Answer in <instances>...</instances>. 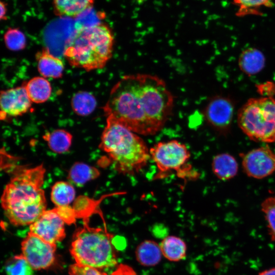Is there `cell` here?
<instances>
[{
	"mask_svg": "<svg viewBox=\"0 0 275 275\" xmlns=\"http://www.w3.org/2000/svg\"><path fill=\"white\" fill-rule=\"evenodd\" d=\"M43 139L53 152L63 154L68 152L71 146L72 135L63 129H57L46 132Z\"/></svg>",
	"mask_w": 275,
	"mask_h": 275,
	"instance_id": "44dd1931",
	"label": "cell"
},
{
	"mask_svg": "<svg viewBox=\"0 0 275 275\" xmlns=\"http://www.w3.org/2000/svg\"><path fill=\"white\" fill-rule=\"evenodd\" d=\"M162 254L159 244L155 241L147 240L142 242L135 249V256L138 262L144 266L157 265Z\"/></svg>",
	"mask_w": 275,
	"mask_h": 275,
	"instance_id": "e0dca14e",
	"label": "cell"
},
{
	"mask_svg": "<svg viewBox=\"0 0 275 275\" xmlns=\"http://www.w3.org/2000/svg\"><path fill=\"white\" fill-rule=\"evenodd\" d=\"M237 123L251 140L266 144L275 142V99L261 97L249 99L239 109Z\"/></svg>",
	"mask_w": 275,
	"mask_h": 275,
	"instance_id": "8992f818",
	"label": "cell"
},
{
	"mask_svg": "<svg viewBox=\"0 0 275 275\" xmlns=\"http://www.w3.org/2000/svg\"><path fill=\"white\" fill-rule=\"evenodd\" d=\"M69 275H72V274H69Z\"/></svg>",
	"mask_w": 275,
	"mask_h": 275,
	"instance_id": "d6a6232c",
	"label": "cell"
},
{
	"mask_svg": "<svg viewBox=\"0 0 275 275\" xmlns=\"http://www.w3.org/2000/svg\"><path fill=\"white\" fill-rule=\"evenodd\" d=\"M265 58L260 50L250 47L241 52L238 59V65L241 71L248 75H254L264 67Z\"/></svg>",
	"mask_w": 275,
	"mask_h": 275,
	"instance_id": "2e32d148",
	"label": "cell"
},
{
	"mask_svg": "<svg viewBox=\"0 0 275 275\" xmlns=\"http://www.w3.org/2000/svg\"><path fill=\"white\" fill-rule=\"evenodd\" d=\"M100 174L96 168L84 162H76L70 169L67 178L71 184L80 187L98 178Z\"/></svg>",
	"mask_w": 275,
	"mask_h": 275,
	"instance_id": "ffe728a7",
	"label": "cell"
},
{
	"mask_svg": "<svg viewBox=\"0 0 275 275\" xmlns=\"http://www.w3.org/2000/svg\"><path fill=\"white\" fill-rule=\"evenodd\" d=\"M75 197V188L69 182L58 181L51 187L50 199L57 207L69 206Z\"/></svg>",
	"mask_w": 275,
	"mask_h": 275,
	"instance_id": "7402d4cb",
	"label": "cell"
},
{
	"mask_svg": "<svg viewBox=\"0 0 275 275\" xmlns=\"http://www.w3.org/2000/svg\"><path fill=\"white\" fill-rule=\"evenodd\" d=\"M55 210L66 224H71L75 222L77 216L75 210L69 206L56 207Z\"/></svg>",
	"mask_w": 275,
	"mask_h": 275,
	"instance_id": "f1b7e54d",
	"label": "cell"
},
{
	"mask_svg": "<svg viewBox=\"0 0 275 275\" xmlns=\"http://www.w3.org/2000/svg\"><path fill=\"white\" fill-rule=\"evenodd\" d=\"M4 39L6 46L11 50L18 51L25 47V36L17 28L8 29L4 35Z\"/></svg>",
	"mask_w": 275,
	"mask_h": 275,
	"instance_id": "4316f807",
	"label": "cell"
},
{
	"mask_svg": "<svg viewBox=\"0 0 275 275\" xmlns=\"http://www.w3.org/2000/svg\"><path fill=\"white\" fill-rule=\"evenodd\" d=\"M88 218L82 227L75 232L70 247V253L76 263L102 269L116 266L117 255L113 235L106 229L89 226Z\"/></svg>",
	"mask_w": 275,
	"mask_h": 275,
	"instance_id": "5b68a950",
	"label": "cell"
},
{
	"mask_svg": "<svg viewBox=\"0 0 275 275\" xmlns=\"http://www.w3.org/2000/svg\"><path fill=\"white\" fill-rule=\"evenodd\" d=\"M238 6V10L236 15L242 17L248 15H261L259 9L262 7H269L271 0H233Z\"/></svg>",
	"mask_w": 275,
	"mask_h": 275,
	"instance_id": "484cf974",
	"label": "cell"
},
{
	"mask_svg": "<svg viewBox=\"0 0 275 275\" xmlns=\"http://www.w3.org/2000/svg\"><path fill=\"white\" fill-rule=\"evenodd\" d=\"M56 244L48 243L30 232L21 242L22 255L34 270L46 269L55 260Z\"/></svg>",
	"mask_w": 275,
	"mask_h": 275,
	"instance_id": "9c48e42d",
	"label": "cell"
},
{
	"mask_svg": "<svg viewBox=\"0 0 275 275\" xmlns=\"http://www.w3.org/2000/svg\"><path fill=\"white\" fill-rule=\"evenodd\" d=\"M114 44L111 28L100 22L76 29L68 40L64 54L71 66L90 71L106 65L112 57Z\"/></svg>",
	"mask_w": 275,
	"mask_h": 275,
	"instance_id": "277c9868",
	"label": "cell"
},
{
	"mask_svg": "<svg viewBox=\"0 0 275 275\" xmlns=\"http://www.w3.org/2000/svg\"><path fill=\"white\" fill-rule=\"evenodd\" d=\"M258 275H275V267H272L260 271Z\"/></svg>",
	"mask_w": 275,
	"mask_h": 275,
	"instance_id": "1f68e13d",
	"label": "cell"
},
{
	"mask_svg": "<svg viewBox=\"0 0 275 275\" xmlns=\"http://www.w3.org/2000/svg\"><path fill=\"white\" fill-rule=\"evenodd\" d=\"M174 103V96L163 79L138 73L123 76L113 86L103 110L106 118L137 134L150 135L163 128Z\"/></svg>",
	"mask_w": 275,
	"mask_h": 275,
	"instance_id": "6da1fadb",
	"label": "cell"
},
{
	"mask_svg": "<svg viewBox=\"0 0 275 275\" xmlns=\"http://www.w3.org/2000/svg\"><path fill=\"white\" fill-rule=\"evenodd\" d=\"M150 154L159 171L158 178L174 171L180 176L183 166L190 158L186 146L176 140L156 144L150 149Z\"/></svg>",
	"mask_w": 275,
	"mask_h": 275,
	"instance_id": "52a82bcc",
	"label": "cell"
},
{
	"mask_svg": "<svg viewBox=\"0 0 275 275\" xmlns=\"http://www.w3.org/2000/svg\"><path fill=\"white\" fill-rule=\"evenodd\" d=\"M110 275H137L134 270L130 266L120 264Z\"/></svg>",
	"mask_w": 275,
	"mask_h": 275,
	"instance_id": "f546056e",
	"label": "cell"
},
{
	"mask_svg": "<svg viewBox=\"0 0 275 275\" xmlns=\"http://www.w3.org/2000/svg\"><path fill=\"white\" fill-rule=\"evenodd\" d=\"M261 210L266 222L270 241L275 242V195L267 197L262 202Z\"/></svg>",
	"mask_w": 275,
	"mask_h": 275,
	"instance_id": "d4e9b609",
	"label": "cell"
},
{
	"mask_svg": "<svg viewBox=\"0 0 275 275\" xmlns=\"http://www.w3.org/2000/svg\"><path fill=\"white\" fill-rule=\"evenodd\" d=\"M5 269L7 275H35L34 269L22 254L9 258Z\"/></svg>",
	"mask_w": 275,
	"mask_h": 275,
	"instance_id": "cb8c5ba5",
	"label": "cell"
},
{
	"mask_svg": "<svg viewBox=\"0 0 275 275\" xmlns=\"http://www.w3.org/2000/svg\"><path fill=\"white\" fill-rule=\"evenodd\" d=\"M71 106L73 111L78 115L86 116L91 114L96 106L94 96L87 92H79L76 93L71 100Z\"/></svg>",
	"mask_w": 275,
	"mask_h": 275,
	"instance_id": "603a6c76",
	"label": "cell"
},
{
	"mask_svg": "<svg viewBox=\"0 0 275 275\" xmlns=\"http://www.w3.org/2000/svg\"><path fill=\"white\" fill-rule=\"evenodd\" d=\"M241 166L249 177L262 179L275 172V153L266 145L240 153Z\"/></svg>",
	"mask_w": 275,
	"mask_h": 275,
	"instance_id": "ba28073f",
	"label": "cell"
},
{
	"mask_svg": "<svg viewBox=\"0 0 275 275\" xmlns=\"http://www.w3.org/2000/svg\"><path fill=\"white\" fill-rule=\"evenodd\" d=\"M37 68L44 77L59 78L62 77L64 70L63 61L53 56L47 49H42L36 55Z\"/></svg>",
	"mask_w": 275,
	"mask_h": 275,
	"instance_id": "4fadbf2b",
	"label": "cell"
},
{
	"mask_svg": "<svg viewBox=\"0 0 275 275\" xmlns=\"http://www.w3.org/2000/svg\"><path fill=\"white\" fill-rule=\"evenodd\" d=\"M159 245L162 255L170 261L177 262L186 257V244L178 237L168 236L161 241Z\"/></svg>",
	"mask_w": 275,
	"mask_h": 275,
	"instance_id": "d6986e66",
	"label": "cell"
},
{
	"mask_svg": "<svg viewBox=\"0 0 275 275\" xmlns=\"http://www.w3.org/2000/svg\"><path fill=\"white\" fill-rule=\"evenodd\" d=\"M45 173L42 164L21 169L6 185L1 205L13 225H31L46 210L47 201L42 188Z\"/></svg>",
	"mask_w": 275,
	"mask_h": 275,
	"instance_id": "7a4b0ae2",
	"label": "cell"
},
{
	"mask_svg": "<svg viewBox=\"0 0 275 275\" xmlns=\"http://www.w3.org/2000/svg\"><path fill=\"white\" fill-rule=\"evenodd\" d=\"M234 106L227 97L217 96L207 104L204 116L208 124L220 133L228 132L232 123Z\"/></svg>",
	"mask_w": 275,
	"mask_h": 275,
	"instance_id": "8fae6325",
	"label": "cell"
},
{
	"mask_svg": "<svg viewBox=\"0 0 275 275\" xmlns=\"http://www.w3.org/2000/svg\"><path fill=\"white\" fill-rule=\"evenodd\" d=\"M32 102L41 103L48 100L51 93V86L43 76L34 77L22 84Z\"/></svg>",
	"mask_w": 275,
	"mask_h": 275,
	"instance_id": "ac0fdd59",
	"label": "cell"
},
{
	"mask_svg": "<svg viewBox=\"0 0 275 275\" xmlns=\"http://www.w3.org/2000/svg\"><path fill=\"white\" fill-rule=\"evenodd\" d=\"M95 0H52L54 13L59 17L77 18L91 9Z\"/></svg>",
	"mask_w": 275,
	"mask_h": 275,
	"instance_id": "5bb4252c",
	"label": "cell"
},
{
	"mask_svg": "<svg viewBox=\"0 0 275 275\" xmlns=\"http://www.w3.org/2000/svg\"><path fill=\"white\" fill-rule=\"evenodd\" d=\"M99 148L107 154L114 169L124 175L138 173L151 158L150 150L138 134L110 118H106Z\"/></svg>",
	"mask_w": 275,
	"mask_h": 275,
	"instance_id": "3957f363",
	"label": "cell"
},
{
	"mask_svg": "<svg viewBox=\"0 0 275 275\" xmlns=\"http://www.w3.org/2000/svg\"><path fill=\"white\" fill-rule=\"evenodd\" d=\"M69 274L72 275H107L99 269L85 266L76 263L69 267Z\"/></svg>",
	"mask_w": 275,
	"mask_h": 275,
	"instance_id": "83f0119b",
	"label": "cell"
},
{
	"mask_svg": "<svg viewBox=\"0 0 275 275\" xmlns=\"http://www.w3.org/2000/svg\"><path fill=\"white\" fill-rule=\"evenodd\" d=\"M65 223L54 208L46 210L30 225L29 232L48 243L56 244L65 237Z\"/></svg>",
	"mask_w": 275,
	"mask_h": 275,
	"instance_id": "30bf717a",
	"label": "cell"
},
{
	"mask_svg": "<svg viewBox=\"0 0 275 275\" xmlns=\"http://www.w3.org/2000/svg\"><path fill=\"white\" fill-rule=\"evenodd\" d=\"M32 101L23 85L1 92V119L16 117L26 113Z\"/></svg>",
	"mask_w": 275,
	"mask_h": 275,
	"instance_id": "7c38bea8",
	"label": "cell"
},
{
	"mask_svg": "<svg viewBox=\"0 0 275 275\" xmlns=\"http://www.w3.org/2000/svg\"><path fill=\"white\" fill-rule=\"evenodd\" d=\"M1 6V16L0 19L1 20H6L7 19V4L2 1L0 2Z\"/></svg>",
	"mask_w": 275,
	"mask_h": 275,
	"instance_id": "4dcf8cb0",
	"label": "cell"
},
{
	"mask_svg": "<svg viewBox=\"0 0 275 275\" xmlns=\"http://www.w3.org/2000/svg\"><path fill=\"white\" fill-rule=\"evenodd\" d=\"M211 167L214 175L223 181L234 178L237 175L239 170L236 158L228 153L216 155L212 159Z\"/></svg>",
	"mask_w": 275,
	"mask_h": 275,
	"instance_id": "9a60e30c",
	"label": "cell"
}]
</instances>
